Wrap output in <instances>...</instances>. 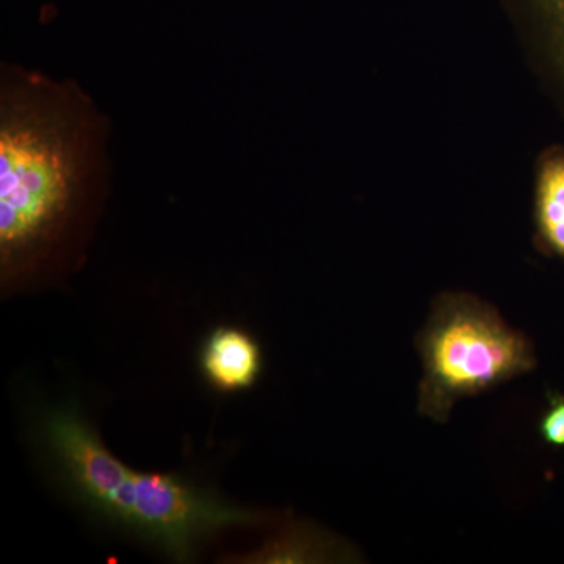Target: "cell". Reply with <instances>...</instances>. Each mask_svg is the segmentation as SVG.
I'll list each match as a JSON object with an SVG mask.
<instances>
[{"instance_id":"cell-5","label":"cell","mask_w":564,"mask_h":564,"mask_svg":"<svg viewBox=\"0 0 564 564\" xmlns=\"http://www.w3.org/2000/svg\"><path fill=\"white\" fill-rule=\"evenodd\" d=\"M536 218L552 250L564 256V154H547L536 176Z\"/></svg>"},{"instance_id":"cell-1","label":"cell","mask_w":564,"mask_h":564,"mask_svg":"<svg viewBox=\"0 0 564 564\" xmlns=\"http://www.w3.org/2000/svg\"><path fill=\"white\" fill-rule=\"evenodd\" d=\"M90 102L69 84L32 74L2 79L0 270L10 282L61 240L90 180Z\"/></svg>"},{"instance_id":"cell-6","label":"cell","mask_w":564,"mask_h":564,"mask_svg":"<svg viewBox=\"0 0 564 564\" xmlns=\"http://www.w3.org/2000/svg\"><path fill=\"white\" fill-rule=\"evenodd\" d=\"M545 31L549 55L564 79V0H533Z\"/></svg>"},{"instance_id":"cell-3","label":"cell","mask_w":564,"mask_h":564,"mask_svg":"<svg viewBox=\"0 0 564 564\" xmlns=\"http://www.w3.org/2000/svg\"><path fill=\"white\" fill-rule=\"evenodd\" d=\"M421 411L445 421L456 400L485 391L534 366L524 336L491 307L466 295L444 296L423 333Z\"/></svg>"},{"instance_id":"cell-2","label":"cell","mask_w":564,"mask_h":564,"mask_svg":"<svg viewBox=\"0 0 564 564\" xmlns=\"http://www.w3.org/2000/svg\"><path fill=\"white\" fill-rule=\"evenodd\" d=\"M39 440L55 480L74 503L173 562H193L204 541L223 530L263 521L261 513L181 475L126 466L76 404L44 411Z\"/></svg>"},{"instance_id":"cell-4","label":"cell","mask_w":564,"mask_h":564,"mask_svg":"<svg viewBox=\"0 0 564 564\" xmlns=\"http://www.w3.org/2000/svg\"><path fill=\"white\" fill-rule=\"evenodd\" d=\"M198 369L212 391L225 395L248 391L261 378V345L247 329L217 326L199 344Z\"/></svg>"},{"instance_id":"cell-7","label":"cell","mask_w":564,"mask_h":564,"mask_svg":"<svg viewBox=\"0 0 564 564\" xmlns=\"http://www.w3.org/2000/svg\"><path fill=\"white\" fill-rule=\"evenodd\" d=\"M541 434L545 443L564 447V399L555 400L541 422Z\"/></svg>"}]
</instances>
